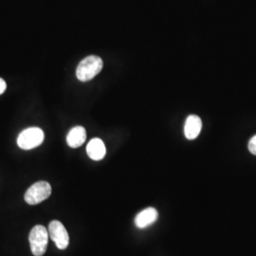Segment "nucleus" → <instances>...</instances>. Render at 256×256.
Here are the masks:
<instances>
[{"label":"nucleus","instance_id":"f257e3e1","mask_svg":"<svg viewBox=\"0 0 256 256\" xmlns=\"http://www.w3.org/2000/svg\"><path fill=\"white\" fill-rule=\"evenodd\" d=\"M102 66V60L99 56H88L78 64L76 70V76L81 82L90 81L96 75L101 72Z\"/></svg>","mask_w":256,"mask_h":256},{"label":"nucleus","instance_id":"f03ea898","mask_svg":"<svg viewBox=\"0 0 256 256\" xmlns=\"http://www.w3.org/2000/svg\"><path fill=\"white\" fill-rule=\"evenodd\" d=\"M48 236V230L42 225H36L30 230L28 240L34 256H42L46 252Z\"/></svg>","mask_w":256,"mask_h":256},{"label":"nucleus","instance_id":"7ed1b4c3","mask_svg":"<svg viewBox=\"0 0 256 256\" xmlns=\"http://www.w3.org/2000/svg\"><path fill=\"white\" fill-rule=\"evenodd\" d=\"M44 138L45 135L41 128H27L19 134L18 144L21 149L30 150L41 146L44 142Z\"/></svg>","mask_w":256,"mask_h":256},{"label":"nucleus","instance_id":"20e7f679","mask_svg":"<svg viewBox=\"0 0 256 256\" xmlns=\"http://www.w3.org/2000/svg\"><path fill=\"white\" fill-rule=\"evenodd\" d=\"M52 186L46 182H38L32 185L25 194V202L30 205H36L50 198Z\"/></svg>","mask_w":256,"mask_h":256},{"label":"nucleus","instance_id":"39448f33","mask_svg":"<svg viewBox=\"0 0 256 256\" xmlns=\"http://www.w3.org/2000/svg\"><path fill=\"white\" fill-rule=\"evenodd\" d=\"M48 236L54 242L56 247L60 250L66 248L70 244V236L60 221L54 220L50 223Z\"/></svg>","mask_w":256,"mask_h":256},{"label":"nucleus","instance_id":"423d86ee","mask_svg":"<svg viewBox=\"0 0 256 256\" xmlns=\"http://www.w3.org/2000/svg\"><path fill=\"white\" fill-rule=\"evenodd\" d=\"M158 214L155 208H147L138 212L135 218V224L138 229H144L155 223L158 220Z\"/></svg>","mask_w":256,"mask_h":256},{"label":"nucleus","instance_id":"0eeeda50","mask_svg":"<svg viewBox=\"0 0 256 256\" xmlns=\"http://www.w3.org/2000/svg\"><path fill=\"white\" fill-rule=\"evenodd\" d=\"M202 128V119L198 116L190 115L185 122V126H184L185 137L187 138L188 140L196 138L200 134Z\"/></svg>","mask_w":256,"mask_h":256},{"label":"nucleus","instance_id":"6e6552de","mask_svg":"<svg viewBox=\"0 0 256 256\" xmlns=\"http://www.w3.org/2000/svg\"><path fill=\"white\" fill-rule=\"evenodd\" d=\"M86 153L93 160H101L106 154V149L101 138H92L86 146Z\"/></svg>","mask_w":256,"mask_h":256},{"label":"nucleus","instance_id":"1a4fd4ad","mask_svg":"<svg viewBox=\"0 0 256 256\" xmlns=\"http://www.w3.org/2000/svg\"><path fill=\"white\" fill-rule=\"evenodd\" d=\"M86 138V129L82 126H75L72 128L68 136H66V142L68 146L72 148H78L84 144Z\"/></svg>","mask_w":256,"mask_h":256},{"label":"nucleus","instance_id":"9d476101","mask_svg":"<svg viewBox=\"0 0 256 256\" xmlns=\"http://www.w3.org/2000/svg\"><path fill=\"white\" fill-rule=\"evenodd\" d=\"M248 150L252 155L256 156V135L250 138L248 142Z\"/></svg>","mask_w":256,"mask_h":256},{"label":"nucleus","instance_id":"9b49d317","mask_svg":"<svg viewBox=\"0 0 256 256\" xmlns=\"http://www.w3.org/2000/svg\"><path fill=\"white\" fill-rule=\"evenodd\" d=\"M6 88H7V84L2 78H0V95L6 92Z\"/></svg>","mask_w":256,"mask_h":256}]
</instances>
